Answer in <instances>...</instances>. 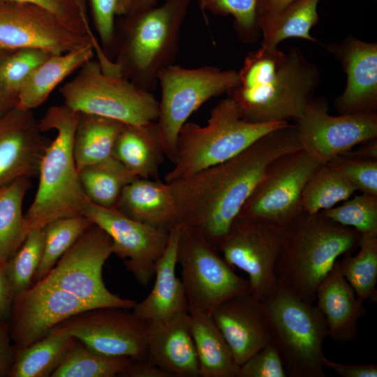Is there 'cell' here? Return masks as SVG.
Returning a JSON list of instances; mask_svg holds the SVG:
<instances>
[{
    "instance_id": "obj_27",
    "label": "cell",
    "mask_w": 377,
    "mask_h": 377,
    "mask_svg": "<svg viewBox=\"0 0 377 377\" xmlns=\"http://www.w3.org/2000/svg\"><path fill=\"white\" fill-rule=\"evenodd\" d=\"M94 53L92 46H86L50 56L24 82L17 94L15 107L32 110L40 106L64 78L92 59Z\"/></svg>"
},
{
    "instance_id": "obj_28",
    "label": "cell",
    "mask_w": 377,
    "mask_h": 377,
    "mask_svg": "<svg viewBox=\"0 0 377 377\" xmlns=\"http://www.w3.org/2000/svg\"><path fill=\"white\" fill-rule=\"evenodd\" d=\"M200 377H237L239 366L212 313L189 312Z\"/></svg>"
},
{
    "instance_id": "obj_8",
    "label": "cell",
    "mask_w": 377,
    "mask_h": 377,
    "mask_svg": "<svg viewBox=\"0 0 377 377\" xmlns=\"http://www.w3.org/2000/svg\"><path fill=\"white\" fill-rule=\"evenodd\" d=\"M65 105L80 114L142 125L157 120L158 101L151 92L131 82L121 72L103 71L98 61L83 64L61 88Z\"/></svg>"
},
{
    "instance_id": "obj_13",
    "label": "cell",
    "mask_w": 377,
    "mask_h": 377,
    "mask_svg": "<svg viewBox=\"0 0 377 377\" xmlns=\"http://www.w3.org/2000/svg\"><path fill=\"white\" fill-rule=\"evenodd\" d=\"M86 46L93 47L100 64L110 62L98 42L47 10L32 3L0 0V50L34 48L58 54Z\"/></svg>"
},
{
    "instance_id": "obj_6",
    "label": "cell",
    "mask_w": 377,
    "mask_h": 377,
    "mask_svg": "<svg viewBox=\"0 0 377 377\" xmlns=\"http://www.w3.org/2000/svg\"><path fill=\"white\" fill-rule=\"evenodd\" d=\"M288 122L251 123L244 119L229 97L211 110L207 124L186 122L177 142L173 168L167 183L221 163L239 154L265 134Z\"/></svg>"
},
{
    "instance_id": "obj_25",
    "label": "cell",
    "mask_w": 377,
    "mask_h": 377,
    "mask_svg": "<svg viewBox=\"0 0 377 377\" xmlns=\"http://www.w3.org/2000/svg\"><path fill=\"white\" fill-rule=\"evenodd\" d=\"M115 208L137 221L170 230L178 223L170 184L158 179L136 178L123 188Z\"/></svg>"
},
{
    "instance_id": "obj_12",
    "label": "cell",
    "mask_w": 377,
    "mask_h": 377,
    "mask_svg": "<svg viewBox=\"0 0 377 377\" xmlns=\"http://www.w3.org/2000/svg\"><path fill=\"white\" fill-rule=\"evenodd\" d=\"M288 226L238 216L219 246L227 263L248 275L251 293L261 302L277 286L275 267L286 244Z\"/></svg>"
},
{
    "instance_id": "obj_10",
    "label": "cell",
    "mask_w": 377,
    "mask_h": 377,
    "mask_svg": "<svg viewBox=\"0 0 377 377\" xmlns=\"http://www.w3.org/2000/svg\"><path fill=\"white\" fill-rule=\"evenodd\" d=\"M177 264L189 312H212L233 297L251 293L250 284L235 273L220 252L197 231L182 227Z\"/></svg>"
},
{
    "instance_id": "obj_29",
    "label": "cell",
    "mask_w": 377,
    "mask_h": 377,
    "mask_svg": "<svg viewBox=\"0 0 377 377\" xmlns=\"http://www.w3.org/2000/svg\"><path fill=\"white\" fill-rule=\"evenodd\" d=\"M321 0H295L280 10L258 17L260 47L275 49L284 39L300 38L316 43L310 31L319 21L318 6Z\"/></svg>"
},
{
    "instance_id": "obj_32",
    "label": "cell",
    "mask_w": 377,
    "mask_h": 377,
    "mask_svg": "<svg viewBox=\"0 0 377 377\" xmlns=\"http://www.w3.org/2000/svg\"><path fill=\"white\" fill-rule=\"evenodd\" d=\"M31 186L29 177H20L0 188V260L6 262L28 233L22 206Z\"/></svg>"
},
{
    "instance_id": "obj_44",
    "label": "cell",
    "mask_w": 377,
    "mask_h": 377,
    "mask_svg": "<svg viewBox=\"0 0 377 377\" xmlns=\"http://www.w3.org/2000/svg\"><path fill=\"white\" fill-rule=\"evenodd\" d=\"M286 376L280 352L274 341L241 364L237 375V377Z\"/></svg>"
},
{
    "instance_id": "obj_26",
    "label": "cell",
    "mask_w": 377,
    "mask_h": 377,
    "mask_svg": "<svg viewBox=\"0 0 377 377\" xmlns=\"http://www.w3.org/2000/svg\"><path fill=\"white\" fill-rule=\"evenodd\" d=\"M164 156L156 121L125 125L113 150V156L137 178H156Z\"/></svg>"
},
{
    "instance_id": "obj_36",
    "label": "cell",
    "mask_w": 377,
    "mask_h": 377,
    "mask_svg": "<svg viewBox=\"0 0 377 377\" xmlns=\"http://www.w3.org/2000/svg\"><path fill=\"white\" fill-rule=\"evenodd\" d=\"M93 223L84 216L61 218L43 228L42 256L33 285L43 279L60 258Z\"/></svg>"
},
{
    "instance_id": "obj_51",
    "label": "cell",
    "mask_w": 377,
    "mask_h": 377,
    "mask_svg": "<svg viewBox=\"0 0 377 377\" xmlns=\"http://www.w3.org/2000/svg\"><path fill=\"white\" fill-rule=\"evenodd\" d=\"M295 0H258L257 13L258 15L281 10Z\"/></svg>"
},
{
    "instance_id": "obj_17",
    "label": "cell",
    "mask_w": 377,
    "mask_h": 377,
    "mask_svg": "<svg viewBox=\"0 0 377 377\" xmlns=\"http://www.w3.org/2000/svg\"><path fill=\"white\" fill-rule=\"evenodd\" d=\"M328 111L325 98H313L296 121L302 149L321 164L377 138L376 112L334 116Z\"/></svg>"
},
{
    "instance_id": "obj_19",
    "label": "cell",
    "mask_w": 377,
    "mask_h": 377,
    "mask_svg": "<svg viewBox=\"0 0 377 377\" xmlns=\"http://www.w3.org/2000/svg\"><path fill=\"white\" fill-rule=\"evenodd\" d=\"M326 48L346 75L343 93L334 101L339 114L376 112L377 43L349 36Z\"/></svg>"
},
{
    "instance_id": "obj_16",
    "label": "cell",
    "mask_w": 377,
    "mask_h": 377,
    "mask_svg": "<svg viewBox=\"0 0 377 377\" xmlns=\"http://www.w3.org/2000/svg\"><path fill=\"white\" fill-rule=\"evenodd\" d=\"M57 325L96 353L134 360L148 357V323L128 309L108 306L87 309Z\"/></svg>"
},
{
    "instance_id": "obj_47",
    "label": "cell",
    "mask_w": 377,
    "mask_h": 377,
    "mask_svg": "<svg viewBox=\"0 0 377 377\" xmlns=\"http://www.w3.org/2000/svg\"><path fill=\"white\" fill-rule=\"evenodd\" d=\"M324 365L342 377H377L374 364H345L324 358Z\"/></svg>"
},
{
    "instance_id": "obj_18",
    "label": "cell",
    "mask_w": 377,
    "mask_h": 377,
    "mask_svg": "<svg viewBox=\"0 0 377 377\" xmlns=\"http://www.w3.org/2000/svg\"><path fill=\"white\" fill-rule=\"evenodd\" d=\"M91 309L73 295L38 282L15 295L7 321L12 342L16 350L26 348L59 323Z\"/></svg>"
},
{
    "instance_id": "obj_43",
    "label": "cell",
    "mask_w": 377,
    "mask_h": 377,
    "mask_svg": "<svg viewBox=\"0 0 377 377\" xmlns=\"http://www.w3.org/2000/svg\"><path fill=\"white\" fill-rule=\"evenodd\" d=\"M32 3L57 17L66 25L98 42L89 25L85 2L80 0H10Z\"/></svg>"
},
{
    "instance_id": "obj_38",
    "label": "cell",
    "mask_w": 377,
    "mask_h": 377,
    "mask_svg": "<svg viewBox=\"0 0 377 377\" xmlns=\"http://www.w3.org/2000/svg\"><path fill=\"white\" fill-rule=\"evenodd\" d=\"M43 241V228L31 230L17 251L6 262V272L15 295L33 286L42 256Z\"/></svg>"
},
{
    "instance_id": "obj_3",
    "label": "cell",
    "mask_w": 377,
    "mask_h": 377,
    "mask_svg": "<svg viewBox=\"0 0 377 377\" xmlns=\"http://www.w3.org/2000/svg\"><path fill=\"white\" fill-rule=\"evenodd\" d=\"M360 237L355 229L333 222L321 212H302L288 226L275 267L278 282L314 304L320 282L339 257L358 248Z\"/></svg>"
},
{
    "instance_id": "obj_20",
    "label": "cell",
    "mask_w": 377,
    "mask_h": 377,
    "mask_svg": "<svg viewBox=\"0 0 377 377\" xmlns=\"http://www.w3.org/2000/svg\"><path fill=\"white\" fill-rule=\"evenodd\" d=\"M212 316L239 367L274 341L263 304L251 293L226 300Z\"/></svg>"
},
{
    "instance_id": "obj_4",
    "label": "cell",
    "mask_w": 377,
    "mask_h": 377,
    "mask_svg": "<svg viewBox=\"0 0 377 377\" xmlns=\"http://www.w3.org/2000/svg\"><path fill=\"white\" fill-rule=\"evenodd\" d=\"M80 113L67 106L48 109L38 121L42 132L56 131L41 156L35 197L24 215L29 232L61 218L82 215L86 196L82 190L74 155L73 140Z\"/></svg>"
},
{
    "instance_id": "obj_56",
    "label": "cell",
    "mask_w": 377,
    "mask_h": 377,
    "mask_svg": "<svg viewBox=\"0 0 377 377\" xmlns=\"http://www.w3.org/2000/svg\"><path fill=\"white\" fill-rule=\"evenodd\" d=\"M80 1H84V0H80Z\"/></svg>"
},
{
    "instance_id": "obj_33",
    "label": "cell",
    "mask_w": 377,
    "mask_h": 377,
    "mask_svg": "<svg viewBox=\"0 0 377 377\" xmlns=\"http://www.w3.org/2000/svg\"><path fill=\"white\" fill-rule=\"evenodd\" d=\"M85 196L94 204L115 207L124 186L136 179L114 156L79 171Z\"/></svg>"
},
{
    "instance_id": "obj_34",
    "label": "cell",
    "mask_w": 377,
    "mask_h": 377,
    "mask_svg": "<svg viewBox=\"0 0 377 377\" xmlns=\"http://www.w3.org/2000/svg\"><path fill=\"white\" fill-rule=\"evenodd\" d=\"M358 252L342 256L339 264L342 274L358 300H377V233L361 234Z\"/></svg>"
},
{
    "instance_id": "obj_45",
    "label": "cell",
    "mask_w": 377,
    "mask_h": 377,
    "mask_svg": "<svg viewBox=\"0 0 377 377\" xmlns=\"http://www.w3.org/2000/svg\"><path fill=\"white\" fill-rule=\"evenodd\" d=\"M89 1L99 38L104 46L111 45L115 38L117 0Z\"/></svg>"
},
{
    "instance_id": "obj_37",
    "label": "cell",
    "mask_w": 377,
    "mask_h": 377,
    "mask_svg": "<svg viewBox=\"0 0 377 377\" xmlns=\"http://www.w3.org/2000/svg\"><path fill=\"white\" fill-rule=\"evenodd\" d=\"M356 191L340 172L323 165L310 178L303 191V212L315 214L332 208L353 196Z\"/></svg>"
},
{
    "instance_id": "obj_9",
    "label": "cell",
    "mask_w": 377,
    "mask_h": 377,
    "mask_svg": "<svg viewBox=\"0 0 377 377\" xmlns=\"http://www.w3.org/2000/svg\"><path fill=\"white\" fill-rule=\"evenodd\" d=\"M161 89L156 121L165 156L174 163L179 133L188 117L209 99L228 94L237 71L214 66L187 68L171 64L158 74Z\"/></svg>"
},
{
    "instance_id": "obj_50",
    "label": "cell",
    "mask_w": 377,
    "mask_h": 377,
    "mask_svg": "<svg viewBox=\"0 0 377 377\" xmlns=\"http://www.w3.org/2000/svg\"><path fill=\"white\" fill-rule=\"evenodd\" d=\"M359 145L357 148L351 149L342 154L359 158L377 160V138L366 141Z\"/></svg>"
},
{
    "instance_id": "obj_39",
    "label": "cell",
    "mask_w": 377,
    "mask_h": 377,
    "mask_svg": "<svg viewBox=\"0 0 377 377\" xmlns=\"http://www.w3.org/2000/svg\"><path fill=\"white\" fill-rule=\"evenodd\" d=\"M320 212L333 222L360 234L377 233V195L362 193Z\"/></svg>"
},
{
    "instance_id": "obj_41",
    "label": "cell",
    "mask_w": 377,
    "mask_h": 377,
    "mask_svg": "<svg viewBox=\"0 0 377 377\" xmlns=\"http://www.w3.org/2000/svg\"><path fill=\"white\" fill-rule=\"evenodd\" d=\"M51 55L42 50L25 48L4 56L0 61V87L17 97L30 74Z\"/></svg>"
},
{
    "instance_id": "obj_53",
    "label": "cell",
    "mask_w": 377,
    "mask_h": 377,
    "mask_svg": "<svg viewBox=\"0 0 377 377\" xmlns=\"http://www.w3.org/2000/svg\"><path fill=\"white\" fill-rule=\"evenodd\" d=\"M157 1L158 0H133L127 15L135 14L153 8L156 6Z\"/></svg>"
},
{
    "instance_id": "obj_24",
    "label": "cell",
    "mask_w": 377,
    "mask_h": 377,
    "mask_svg": "<svg viewBox=\"0 0 377 377\" xmlns=\"http://www.w3.org/2000/svg\"><path fill=\"white\" fill-rule=\"evenodd\" d=\"M316 302L325 320L328 337L343 343L357 338L358 321L366 309L343 276L339 260L319 284Z\"/></svg>"
},
{
    "instance_id": "obj_1",
    "label": "cell",
    "mask_w": 377,
    "mask_h": 377,
    "mask_svg": "<svg viewBox=\"0 0 377 377\" xmlns=\"http://www.w3.org/2000/svg\"><path fill=\"white\" fill-rule=\"evenodd\" d=\"M301 149L296 124H288L225 162L169 182L179 224L197 231L219 251L269 165Z\"/></svg>"
},
{
    "instance_id": "obj_40",
    "label": "cell",
    "mask_w": 377,
    "mask_h": 377,
    "mask_svg": "<svg viewBox=\"0 0 377 377\" xmlns=\"http://www.w3.org/2000/svg\"><path fill=\"white\" fill-rule=\"evenodd\" d=\"M258 0H199L200 10L216 15H232L239 40L252 44L260 36L258 22Z\"/></svg>"
},
{
    "instance_id": "obj_22",
    "label": "cell",
    "mask_w": 377,
    "mask_h": 377,
    "mask_svg": "<svg viewBox=\"0 0 377 377\" xmlns=\"http://www.w3.org/2000/svg\"><path fill=\"white\" fill-rule=\"evenodd\" d=\"M147 350L148 358L172 377H199L189 312L148 323Z\"/></svg>"
},
{
    "instance_id": "obj_46",
    "label": "cell",
    "mask_w": 377,
    "mask_h": 377,
    "mask_svg": "<svg viewBox=\"0 0 377 377\" xmlns=\"http://www.w3.org/2000/svg\"><path fill=\"white\" fill-rule=\"evenodd\" d=\"M119 377H172L167 371L153 363L148 357L133 360L118 375Z\"/></svg>"
},
{
    "instance_id": "obj_52",
    "label": "cell",
    "mask_w": 377,
    "mask_h": 377,
    "mask_svg": "<svg viewBox=\"0 0 377 377\" xmlns=\"http://www.w3.org/2000/svg\"><path fill=\"white\" fill-rule=\"evenodd\" d=\"M17 97L0 87V116L16 105Z\"/></svg>"
},
{
    "instance_id": "obj_54",
    "label": "cell",
    "mask_w": 377,
    "mask_h": 377,
    "mask_svg": "<svg viewBox=\"0 0 377 377\" xmlns=\"http://www.w3.org/2000/svg\"><path fill=\"white\" fill-rule=\"evenodd\" d=\"M133 2V0H117L116 15L119 16L127 15Z\"/></svg>"
},
{
    "instance_id": "obj_48",
    "label": "cell",
    "mask_w": 377,
    "mask_h": 377,
    "mask_svg": "<svg viewBox=\"0 0 377 377\" xmlns=\"http://www.w3.org/2000/svg\"><path fill=\"white\" fill-rule=\"evenodd\" d=\"M16 349L12 342L7 322L0 325V377H8Z\"/></svg>"
},
{
    "instance_id": "obj_2",
    "label": "cell",
    "mask_w": 377,
    "mask_h": 377,
    "mask_svg": "<svg viewBox=\"0 0 377 377\" xmlns=\"http://www.w3.org/2000/svg\"><path fill=\"white\" fill-rule=\"evenodd\" d=\"M227 94L242 118L256 124L297 121L313 99L320 71L296 47L249 52Z\"/></svg>"
},
{
    "instance_id": "obj_42",
    "label": "cell",
    "mask_w": 377,
    "mask_h": 377,
    "mask_svg": "<svg viewBox=\"0 0 377 377\" xmlns=\"http://www.w3.org/2000/svg\"><path fill=\"white\" fill-rule=\"evenodd\" d=\"M327 165L340 172L356 191L377 195V160L341 154Z\"/></svg>"
},
{
    "instance_id": "obj_5",
    "label": "cell",
    "mask_w": 377,
    "mask_h": 377,
    "mask_svg": "<svg viewBox=\"0 0 377 377\" xmlns=\"http://www.w3.org/2000/svg\"><path fill=\"white\" fill-rule=\"evenodd\" d=\"M192 0H165L159 6L126 15L115 62L137 87L151 92L159 72L173 64L181 28Z\"/></svg>"
},
{
    "instance_id": "obj_15",
    "label": "cell",
    "mask_w": 377,
    "mask_h": 377,
    "mask_svg": "<svg viewBox=\"0 0 377 377\" xmlns=\"http://www.w3.org/2000/svg\"><path fill=\"white\" fill-rule=\"evenodd\" d=\"M82 214L110 236L113 254L122 260L135 281L148 286L167 246L169 230L137 221L115 207L97 205L87 198Z\"/></svg>"
},
{
    "instance_id": "obj_7",
    "label": "cell",
    "mask_w": 377,
    "mask_h": 377,
    "mask_svg": "<svg viewBox=\"0 0 377 377\" xmlns=\"http://www.w3.org/2000/svg\"><path fill=\"white\" fill-rule=\"evenodd\" d=\"M262 302L287 376L325 377L323 344L327 329L316 305L303 301L279 282Z\"/></svg>"
},
{
    "instance_id": "obj_30",
    "label": "cell",
    "mask_w": 377,
    "mask_h": 377,
    "mask_svg": "<svg viewBox=\"0 0 377 377\" xmlns=\"http://www.w3.org/2000/svg\"><path fill=\"white\" fill-rule=\"evenodd\" d=\"M125 125L109 118L80 114L73 140V155L78 172L113 156L116 140Z\"/></svg>"
},
{
    "instance_id": "obj_49",
    "label": "cell",
    "mask_w": 377,
    "mask_h": 377,
    "mask_svg": "<svg viewBox=\"0 0 377 377\" xmlns=\"http://www.w3.org/2000/svg\"><path fill=\"white\" fill-rule=\"evenodd\" d=\"M5 263L0 260V325L8 321L15 297L6 272Z\"/></svg>"
},
{
    "instance_id": "obj_55",
    "label": "cell",
    "mask_w": 377,
    "mask_h": 377,
    "mask_svg": "<svg viewBox=\"0 0 377 377\" xmlns=\"http://www.w3.org/2000/svg\"><path fill=\"white\" fill-rule=\"evenodd\" d=\"M3 52H4V51L0 50V61H1V59L4 57V56L3 55Z\"/></svg>"
},
{
    "instance_id": "obj_35",
    "label": "cell",
    "mask_w": 377,
    "mask_h": 377,
    "mask_svg": "<svg viewBox=\"0 0 377 377\" xmlns=\"http://www.w3.org/2000/svg\"><path fill=\"white\" fill-rule=\"evenodd\" d=\"M132 359L94 353L74 337L60 364L51 377H115Z\"/></svg>"
},
{
    "instance_id": "obj_31",
    "label": "cell",
    "mask_w": 377,
    "mask_h": 377,
    "mask_svg": "<svg viewBox=\"0 0 377 377\" xmlns=\"http://www.w3.org/2000/svg\"><path fill=\"white\" fill-rule=\"evenodd\" d=\"M74 337L56 325L44 337L16 350L8 377H50L60 364Z\"/></svg>"
},
{
    "instance_id": "obj_11",
    "label": "cell",
    "mask_w": 377,
    "mask_h": 377,
    "mask_svg": "<svg viewBox=\"0 0 377 377\" xmlns=\"http://www.w3.org/2000/svg\"><path fill=\"white\" fill-rule=\"evenodd\" d=\"M112 254L111 238L93 223L38 282L66 291L92 308L132 309L135 300L112 293L104 283L103 268Z\"/></svg>"
},
{
    "instance_id": "obj_21",
    "label": "cell",
    "mask_w": 377,
    "mask_h": 377,
    "mask_svg": "<svg viewBox=\"0 0 377 377\" xmlns=\"http://www.w3.org/2000/svg\"><path fill=\"white\" fill-rule=\"evenodd\" d=\"M31 110L13 107L0 116V188L38 175L47 145Z\"/></svg>"
},
{
    "instance_id": "obj_14",
    "label": "cell",
    "mask_w": 377,
    "mask_h": 377,
    "mask_svg": "<svg viewBox=\"0 0 377 377\" xmlns=\"http://www.w3.org/2000/svg\"><path fill=\"white\" fill-rule=\"evenodd\" d=\"M322 165L302 149L279 157L269 165L238 216L288 226L303 212V191Z\"/></svg>"
},
{
    "instance_id": "obj_23",
    "label": "cell",
    "mask_w": 377,
    "mask_h": 377,
    "mask_svg": "<svg viewBox=\"0 0 377 377\" xmlns=\"http://www.w3.org/2000/svg\"><path fill=\"white\" fill-rule=\"evenodd\" d=\"M182 229L179 223L169 230L167 246L156 268L155 281L149 295L135 304L132 311L147 323L169 319L189 312L182 281L176 275L177 244Z\"/></svg>"
}]
</instances>
